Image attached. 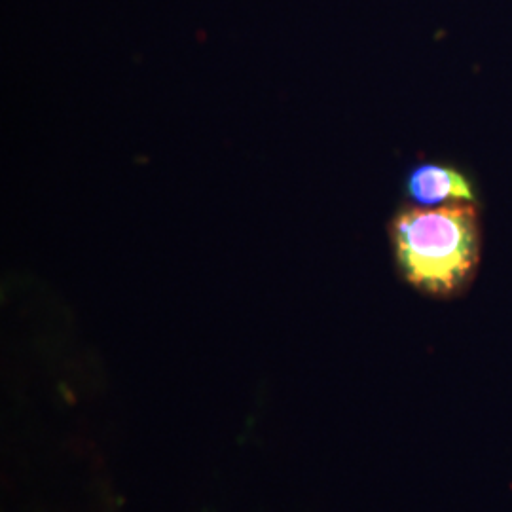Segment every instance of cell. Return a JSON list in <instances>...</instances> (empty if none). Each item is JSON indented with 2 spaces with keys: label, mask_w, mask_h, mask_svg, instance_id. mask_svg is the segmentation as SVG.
Listing matches in <instances>:
<instances>
[{
  "label": "cell",
  "mask_w": 512,
  "mask_h": 512,
  "mask_svg": "<svg viewBox=\"0 0 512 512\" xmlns=\"http://www.w3.org/2000/svg\"><path fill=\"white\" fill-rule=\"evenodd\" d=\"M404 196L420 207H442L450 203H478L473 179L450 162L421 160L404 177Z\"/></svg>",
  "instance_id": "obj_2"
},
{
  "label": "cell",
  "mask_w": 512,
  "mask_h": 512,
  "mask_svg": "<svg viewBox=\"0 0 512 512\" xmlns=\"http://www.w3.org/2000/svg\"><path fill=\"white\" fill-rule=\"evenodd\" d=\"M389 243L408 285L442 298L463 293L473 283L482 258L478 203H406L389 222Z\"/></svg>",
  "instance_id": "obj_1"
}]
</instances>
